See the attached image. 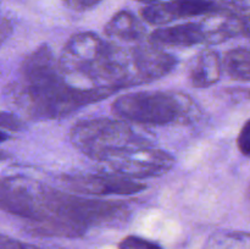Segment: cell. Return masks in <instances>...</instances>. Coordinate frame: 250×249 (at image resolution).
<instances>
[{"mask_svg": "<svg viewBox=\"0 0 250 249\" xmlns=\"http://www.w3.org/2000/svg\"><path fill=\"white\" fill-rule=\"evenodd\" d=\"M59 60L48 45L32 51L20 68L15 90L17 104L36 120L68 116L85 105L100 102L117 92L110 87H72L66 82Z\"/></svg>", "mask_w": 250, "mask_h": 249, "instance_id": "obj_1", "label": "cell"}, {"mask_svg": "<svg viewBox=\"0 0 250 249\" xmlns=\"http://www.w3.org/2000/svg\"><path fill=\"white\" fill-rule=\"evenodd\" d=\"M111 109L124 121L153 126L188 122L197 116V109L189 97L161 90L121 95L112 103Z\"/></svg>", "mask_w": 250, "mask_h": 249, "instance_id": "obj_2", "label": "cell"}, {"mask_svg": "<svg viewBox=\"0 0 250 249\" xmlns=\"http://www.w3.org/2000/svg\"><path fill=\"white\" fill-rule=\"evenodd\" d=\"M46 219L41 224L58 221L87 229L126 220L128 208L122 202L92 199L48 187L45 193Z\"/></svg>", "mask_w": 250, "mask_h": 249, "instance_id": "obj_3", "label": "cell"}, {"mask_svg": "<svg viewBox=\"0 0 250 249\" xmlns=\"http://www.w3.org/2000/svg\"><path fill=\"white\" fill-rule=\"evenodd\" d=\"M70 141L77 150L93 160H104L111 154L137 145H146L127 121L97 117L76 122L70 131Z\"/></svg>", "mask_w": 250, "mask_h": 249, "instance_id": "obj_4", "label": "cell"}, {"mask_svg": "<svg viewBox=\"0 0 250 249\" xmlns=\"http://www.w3.org/2000/svg\"><path fill=\"white\" fill-rule=\"evenodd\" d=\"M115 44L107 43L93 32L73 34L63 46L59 63L63 75H77L107 87Z\"/></svg>", "mask_w": 250, "mask_h": 249, "instance_id": "obj_5", "label": "cell"}, {"mask_svg": "<svg viewBox=\"0 0 250 249\" xmlns=\"http://www.w3.org/2000/svg\"><path fill=\"white\" fill-rule=\"evenodd\" d=\"M103 170L115 175L139 180L165 175L172 168L175 159L166 151L146 145H137L111 154L100 161Z\"/></svg>", "mask_w": 250, "mask_h": 249, "instance_id": "obj_6", "label": "cell"}, {"mask_svg": "<svg viewBox=\"0 0 250 249\" xmlns=\"http://www.w3.org/2000/svg\"><path fill=\"white\" fill-rule=\"evenodd\" d=\"M46 186L24 177L0 178V210L26 219L31 225L46 219Z\"/></svg>", "mask_w": 250, "mask_h": 249, "instance_id": "obj_7", "label": "cell"}, {"mask_svg": "<svg viewBox=\"0 0 250 249\" xmlns=\"http://www.w3.org/2000/svg\"><path fill=\"white\" fill-rule=\"evenodd\" d=\"M126 87L153 82L175 68L177 60L161 46L149 42L124 49Z\"/></svg>", "mask_w": 250, "mask_h": 249, "instance_id": "obj_8", "label": "cell"}, {"mask_svg": "<svg viewBox=\"0 0 250 249\" xmlns=\"http://www.w3.org/2000/svg\"><path fill=\"white\" fill-rule=\"evenodd\" d=\"M221 11L217 0H170L146 5L141 16L151 26L163 27L180 19L210 16Z\"/></svg>", "mask_w": 250, "mask_h": 249, "instance_id": "obj_9", "label": "cell"}, {"mask_svg": "<svg viewBox=\"0 0 250 249\" xmlns=\"http://www.w3.org/2000/svg\"><path fill=\"white\" fill-rule=\"evenodd\" d=\"M61 181L71 192L90 195H128L146 188V185L137 180L107 172L102 175L62 176Z\"/></svg>", "mask_w": 250, "mask_h": 249, "instance_id": "obj_10", "label": "cell"}, {"mask_svg": "<svg viewBox=\"0 0 250 249\" xmlns=\"http://www.w3.org/2000/svg\"><path fill=\"white\" fill-rule=\"evenodd\" d=\"M149 42L164 46H188L197 45L207 42V33L203 23L176 24L171 27H160L149 37Z\"/></svg>", "mask_w": 250, "mask_h": 249, "instance_id": "obj_11", "label": "cell"}, {"mask_svg": "<svg viewBox=\"0 0 250 249\" xmlns=\"http://www.w3.org/2000/svg\"><path fill=\"white\" fill-rule=\"evenodd\" d=\"M222 59L214 50H203L193 59L189 66V78L192 85L197 88H207L215 84L221 78Z\"/></svg>", "mask_w": 250, "mask_h": 249, "instance_id": "obj_12", "label": "cell"}, {"mask_svg": "<svg viewBox=\"0 0 250 249\" xmlns=\"http://www.w3.org/2000/svg\"><path fill=\"white\" fill-rule=\"evenodd\" d=\"M105 33L112 38L138 41L146 33L144 26L136 15L127 10L116 12L105 26Z\"/></svg>", "mask_w": 250, "mask_h": 249, "instance_id": "obj_13", "label": "cell"}, {"mask_svg": "<svg viewBox=\"0 0 250 249\" xmlns=\"http://www.w3.org/2000/svg\"><path fill=\"white\" fill-rule=\"evenodd\" d=\"M222 66L232 80L250 82V49L234 48L229 50L222 59Z\"/></svg>", "mask_w": 250, "mask_h": 249, "instance_id": "obj_14", "label": "cell"}, {"mask_svg": "<svg viewBox=\"0 0 250 249\" xmlns=\"http://www.w3.org/2000/svg\"><path fill=\"white\" fill-rule=\"evenodd\" d=\"M203 249H250V233L242 231H220L212 233Z\"/></svg>", "mask_w": 250, "mask_h": 249, "instance_id": "obj_15", "label": "cell"}, {"mask_svg": "<svg viewBox=\"0 0 250 249\" xmlns=\"http://www.w3.org/2000/svg\"><path fill=\"white\" fill-rule=\"evenodd\" d=\"M119 249H163L155 242L142 238L138 236H128L122 239L119 244Z\"/></svg>", "mask_w": 250, "mask_h": 249, "instance_id": "obj_16", "label": "cell"}, {"mask_svg": "<svg viewBox=\"0 0 250 249\" xmlns=\"http://www.w3.org/2000/svg\"><path fill=\"white\" fill-rule=\"evenodd\" d=\"M0 128L11 132H19L23 128V122L11 112L0 111Z\"/></svg>", "mask_w": 250, "mask_h": 249, "instance_id": "obj_17", "label": "cell"}, {"mask_svg": "<svg viewBox=\"0 0 250 249\" xmlns=\"http://www.w3.org/2000/svg\"><path fill=\"white\" fill-rule=\"evenodd\" d=\"M237 145L244 156L250 158V119L242 127L237 138Z\"/></svg>", "mask_w": 250, "mask_h": 249, "instance_id": "obj_18", "label": "cell"}, {"mask_svg": "<svg viewBox=\"0 0 250 249\" xmlns=\"http://www.w3.org/2000/svg\"><path fill=\"white\" fill-rule=\"evenodd\" d=\"M66 7L75 11H87L99 5L103 0H61Z\"/></svg>", "mask_w": 250, "mask_h": 249, "instance_id": "obj_19", "label": "cell"}, {"mask_svg": "<svg viewBox=\"0 0 250 249\" xmlns=\"http://www.w3.org/2000/svg\"><path fill=\"white\" fill-rule=\"evenodd\" d=\"M0 249H41L33 244L24 243V242L17 241L9 236L0 233Z\"/></svg>", "mask_w": 250, "mask_h": 249, "instance_id": "obj_20", "label": "cell"}, {"mask_svg": "<svg viewBox=\"0 0 250 249\" xmlns=\"http://www.w3.org/2000/svg\"><path fill=\"white\" fill-rule=\"evenodd\" d=\"M7 139H9V136H7L6 133H4V132L0 131V143H2V142L7 141ZM2 159H4V156H2L1 153H0V160H2Z\"/></svg>", "mask_w": 250, "mask_h": 249, "instance_id": "obj_21", "label": "cell"}, {"mask_svg": "<svg viewBox=\"0 0 250 249\" xmlns=\"http://www.w3.org/2000/svg\"><path fill=\"white\" fill-rule=\"evenodd\" d=\"M137 1H141V2H146V4H155V2H160L163 0H137Z\"/></svg>", "mask_w": 250, "mask_h": 249, "instance_id": "obj_22", "label": "cell"}, {"mask_svg": "<svg viewBox=\"0 0 250 249\" xmlns=\"http://www.w3.org/2000/svg\"><path fill=\"white\" fill-rule=\"evenodd\" d=\"M248 197L250 198V186H249V188H248Z\"/></svg>", "mask_w": 250, "mask_h": 249, "instance_id": "obj_23", "label": "cell"}]
</instances>
